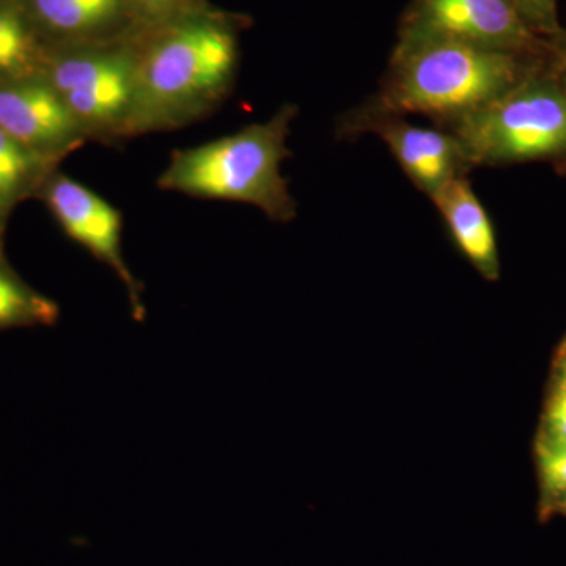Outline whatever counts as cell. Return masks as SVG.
I'll return each mask as SVG.
<instances>
[{
	"label": "cell",
	"instance_id": "1",
	"mask_svg": "<svg viewBox=\"0 0 566 566\" xmlns=\"http://www.w3.org/2000/svg\"><path fill=\"white\" fill-rule=\"evenodd\" d=\"M238 24L205 9L145 24L133 36L129 139L186 128L227 102L240 66Z\"/></svg>",
	"mask_w": 566,
	"mask_h": 566
},
{
	"label": "cell",
	"instance_id": "2",
	"mask_svg": "<svg viewBox=\"0 0 566 566\" xmlns=\"http://www.w3.org/2000/svg\"><path fill=\"white\" fill-rule=\"evenodd\" d=\"M545 61L453 41H397L378 91L342 115L337 136L357 123L389 115H419L452 132L516 87Z\"/></svg>",
	"mask_w": 566,
	"mask_h": 566
},
{
	"label": "cell",
	"instance_id": "3",
	"mask_svg": "<svg viewBox=\"0 0 566 566\" xmlns=\"http://www.w3.org/2000/svg\"><path fill=\"white\" fill-rule=\"evenodd\" d=\"M286 103L266 122L197 147L175 150L158 178L163 191L255 207L277 223L292 222L297 205L282 166L292 156L289 137L297 117Z\"/></svg>",
	"mask_w": 566,
	"mask_h": 566
},
{
	"label": "cell",
	"instance_id": "4",
	"mask_svg": "<svg viewBox=\"0 0 566 566\" xmlns=\"http://www.w3.org/2000/svg\"><path fill=\"white\" fill-rule=\"evenodd\" d=\"M450 133L463 144L474 169L566 163V91L545 61L516 87Z\"/></svg>",
	"mask_w": 566,
	"mask_h": 566
},
{
	"label": "cell",
	"instance_id": "5",
	"mask_svg": "<svg viewBox=\"0 0 566 566\" xmlns=\"http://www.w3.org/2000/svg\"><path fill=\"white\" fill-rule=\"evenodd\" d=\"M132 40L48 48L41 76L59 93L88 142L115 147L129 139L134 103Z\"/></svg>",
	"mask_w": 566,
	"mask_h": 566
},
{
	"label": "cell",
	"instance_id": "6",
	"mask_svg": "<svg viewBox=\"0 0 566 566\" xmlns=\"http://www.w3.org/2000/svg\"><path fill=\"white\" fill-rule=\"evenodd\" d=\"M441 40L524 57H546L547 40L524 22L515 0H411L397 41Z\"/></svg>",
	"mask_w": 566,
	"mask_h": 566
},
{
	"label": "cell",
	"instance_id": "7",
	"mask_svg": "<svg viewBox=\"0 0 566 566\" xmlns=\"http://www.w3.org/2000/svg\"><path fill=\"white\" fill-rule=\"evenodd\" d=\"M39 197L66 237L87 249L98 262L114 271L128 294L134 319L145 316L144 286L129 270L123 255V214L120 210L99 196L73 180L69 175L54 170L41 186Z\"/></svg>",
	"mask_w": 566,
	"mask_h": 566
},
{
	"label": "cell",
	"instance_id": "8",
	"mask_svg": "<svg viewBox=\"0 0 566 566\" xmlns=\"http://www.w3.org/2000/svg\"><path fill=\"white\" fill-rule=\"evenodd\" d=\"M0 128L55 167L88 144L80 123L41 74L0 82Z\"/></svg>",
	"mask_w": 566,
	"mask_h": 566
},
{
	"label": "cell",
	"instance_id": "9",
	"mask_svg": "<svg viewBox=\"0 0 566 566\" xmlns=\"http://www.w3.org/2000/svg\"><path fill=\"white\" fill-rule=\"evenodd\" d=\"M374 134L385 142L412 186L433 200L449 182L474 170L463 144L447 129L412 125L403 117H376L357 123L340 139Z\"/></svg>",
	"mask_w": 566,
	"mask_h": 566
},
{
	"label": "cell",
	"instance_id": "10",
	"mask_svg": "<svg viewBox=\"0 0 566 566\" xmlns=\"http://www.w3.org/2000/svg\"><path fill=\"white\" fill-rule=\"evenodd\" d=\"M21 6L51 48L125 43L145 25L129 0H22Z\"/></svg>",
	"mask_w": 566,
	"mask_h": 566
},
{
	"label": "cell",
	"instance_id": "11",
	"mask_svg": "<svg viewBox=\"0 0 566 566\" xmlns=\"http://www.w3.org/2000/svg\"><path fill=\"white\" fill-rule=\"evenodd\" d=\"M431 202L441 214L458 251L483 279L497 281L501 260L493 221L469 178L449 182Z\"/></svg>",
	"mask_w": 566,
	"mask_h": 566
},
{
	"label": "cell",
	"instance_id": "12",
	"mask_svg": "<svg viewBox=\"0 0 566 566\" xmlns=\"http://www.w3.org/2000/svg\"><path fill=\"white\" fill-rule=\"evenodd\" d=\"M36 33L21 3L0 0V82L41 74L48 48Z\"/></svg>",
	"mask_w": 566,
	"mask_h": 566
},
{
	"label": "cell",
	"instance_id": "13",
	"mask_svg": "<svg viewBox=\"0 0 566 566\" xmlns=\"http://www.w3.org/2000/svg\"><path fill=\"white\" fill-rule=\"evenodd\" d=\"M57 167L25 148L0 128V210L10 214L22 200L36 193Z\"/></svg>",
	"mask_w": 566,
	"mask_h": 566
},
{
	"label": "cell",
	"instance_id": "14",
	"mask_svg": "<svg viewBox=\"0 0 566 566\" xmlns=\"http://www.w3.org/2000/svg\"><path fill=\"white\" fill-rule=\"evenodd\" d=\"M59 314V305L22 281L0 252V329L51 326Z\"/></svg>",
	"mask_w": 566,
	"mask_h": 566
},
{
	"label": "cell",
	"instance_id": "15",
	"mask_svg": "<svg viewBox=\"0 0 566 566\" xmlns=\"http://www.w3.org/2000/svg\"><path fill=\"white\" fill-rule=\"evenodd\" d=\"M535 453L542 483V515L547 516L566 495V444L538 438Z\"/></svg>",
	"mask_w": 566,
	"mask_h": 566
},
{
	"label": "cell",
	"instance_id": "16",
	"mask_svg": "<svg viewBox=\"0 0 566 566\" xmlns=\"http://www.w3.org/2000/svg\"><path fill=\"white\" fill-rule=\"evenodd\" d=\"M524 22L542 39L551 40L562 32L557 0H515Z\"/></svg>",
	"mask_w": 566,
	"mask_h": 566
},
{
	"label": "cell",
	"instance_id": "17",
	"mask_svg": "<svg viewBox=\"0 0 566 566\" xmlns=\"http://www.w3.org/2000/svg\"><path fill=\"white\" fill-rule=\"evenodd\" d=\"M145 24H155L208 9L203 0H129Z\"/></svg>",
	"mask_w": 566,
	"mask_h": 566
},
{
	"label": "cell",
	"instance_id": "18",
	"mask_svg": "<svg viewBox=\"0 0 566 566\" xmlns=\"http://www.w3.org/2000/svg\"><path fill=\"white\" fill-rule=\"evenodd\" d=\"M539 439L556 442V444H566V395L551 392L547 400L545 415H543L542 433Z\"/></svg>",
	"mask_w": 566,
	"mask_h": 566
},
{
	"label": "cell",
	"instance_id": "19",
	"mask_svg": "<svg viewBox=\"0 0 566 566\" xmlns=\"http://www.w3.org/2000/svg\"><path fill=\"white\" fill-rule=\"evenodd\" d=\"M546 66L566 91V31L547 40Z\"/></svg>",
	"mask_w": 566,
	"mask_h": 566
},
{
	"label": "cell",
	"instance_id": "20",
	"mask_svg": "<svg viewBox=\"0 0 566 566\" xmlns=\"http://www.w3.org/2000/svg\"><path fill=\"white\" fill-rule=\"evenodd\" d=\"M554 389L566 395V340L557 353L556 367H554Z\"/></svg>",
	"mask_w": 566,
	"mask_h": 566
},
{
	"label": "cell",
	"instance_id": "21",
	"mask_svg": "<svg viewBox=\"0 0 566 566\" xmlns=\"http://www.w3.org/2000/svg\"><path fill=\"white\" fill-rule=\"evenodd\" d=\"M554 513H562V515L566 516V495L564 499H562L560 502L556 505V510H554Z\"/></svg>",
	"mask_w": 566,
	"mask_h": 566
},
{
	"label": "cell",
	"instance_id": "22",
	"mask_svg": "<svg viewBox=\"0 0 566 566\" xmlns=\"http://www.w3.org/2000/svg\"><path fill=\"white\" fill-rule=\"evenodd\" d=\"M9 216L6 214L2 210H0V234H2L3 226H6V221Z\"/></svg>",
	"mask_w": 566,
	"mask_h": 566
}]
</instances>
